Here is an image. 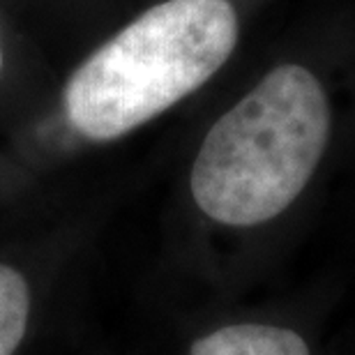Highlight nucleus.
Returning a JSON list of instances; mask_svg holds the SVG:
<instances>
[{"label":"nucleus","mask_w":355,"mask_h":355,"mask_svg":"<svg viewBox=\"0 0 355 355\" xmlns=\"http://www.w3.org/2000/svg\"><path fill=\"white\" fill-rule=\"evenodd\" d=\"M328 137L318 79L300 65L277 67L212 125L191 168V196L219 224H263L304 189Z\"/></svg>","instance_id":"nucleus-1"},{"label":"nucleus","mask_w":355,"mask_h":355,"mask_svg":"<svg viewBox=\"0 0 355 355\" xmlns=\"http://www.w3.org/2000/svg\"><path fill=\"white\" fill-rule=\"evenodd\" d=\"M238 14L229 0H166L141 14L72 74L65 109L74 130L113 141L137 130L229 60Z\"/></svg>","instance_id":"nucleus-2"},{"label":"nucleus","mask_w":355,"mask_h":355,"mask_svg":"<svg viewBox=\"0 0 355 355\" xmlns=\"http://www.w3.org/2000/svg\"><path fill=\"white\" fill-rule=\"evenodd\" d=\"M189 355H311L293 330L275 325H229L196 339Z\"/></svg>","instance_id":"nucleus-3"},{"label":"nucleus","mask_w":355,"mask_h":355,"mask_svg":"<svg viewBox=\"0 0 355 355\" xmlns=\"http://www.w3.org/2000/svg\"><path fill=\"white\" fill-rule=\"evenodd\" d=\"M31 316V291L24 275L0 263V355H14Z\"/></svg>","instance_id":"nucleus-4"},{"label":"nucleus","mask_w":355,"mask_h":355,"mask_svg":"<svg viewBox=\"0 0 355 355\" xmlns=\"http://www.w3.org/2000/svg\"><path fill=\"white\" fill-rule=\"evenodd\" d=\"M0 69H3V51H0Z\"/></svg>","instance_id":"nucleus-5"}]
</instances>
